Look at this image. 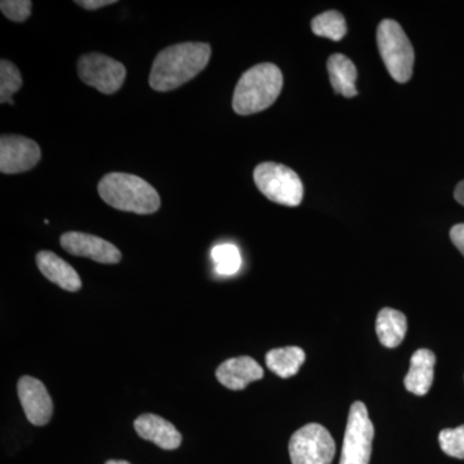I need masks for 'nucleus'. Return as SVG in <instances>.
Here are the masks:
<instances>
[{"label":"nucleus","mask_w":464,"mask_h":464,"mask_svg":"<svg viewBox=\"0 0 464 464\" xmlns=\"http://www.w3.org/2000/svg\"><path fill=\"white\" fill-rule=\"evenodd\" d=\"M329 78L335 93L351 99L357 96L355 63L343 54H332L328 60Z\"/></svg>","instance_id":"16"},{"label":"nucleus","mask_w":464,"mask_h":464,"mask_svg":"<svg viewBox=\"0 0 464 464\" xmlns=\"http://www.w3.org/2000/svg\"><path fill=\"white\" fill-rule=\"evenodd\" d=\"M60 243L70 255L91 258L99 264L114 265L121 259V250L114 244L84 232H65L61 237Z\"/></svg>","instance_id":"10"},{"label":"nucleus","mask_w":464,"mask_h":464,"mask_svg":"<svg viewBox=\"0 0 464 464\" xmlns=\"http://www.w3.org/2000/svg\"><path fill=\"white\" fill-rule=\"evenodd\" d=\"M216 377L226 389L241 391L252 382L262 380L264 369L253 357H232L217 368Z\"/></svg>","instance_id":"12"},{"label":"nucleus","mask_w":464,"mask_h":464,"mask_svg":"<svg viewBox=\"0 0 464 464\" xmlns=\"http://www.w3.org/2000/svg\"><path fill=\"white\" fill-rule=\"evenodd\" d=\"M78 74L82 81L101 93L112 94L121 90L127 76L123 63L101 53H88L79 58Z\"/></svg>","instance_id":"8"},{"label":"nucleus","mask_w":464,"mask_h":464,"mask_svg":"<svg viewBox=\"0 0 464 464\" xmlns=\"http://www.w3.org/2000/svg\"><path fill=\"white\" fill-rule=\"evenodd\" d=\"M408 322L404 314L393 308H383L378 314L375 332L384 347L395 348L404 341Z\"/></svg>","instance_id":"17"},{"label":"nucleus","mask_w":464,"mask_h":464,"mask_svg":"<svg viewBox=\"0 0 464 464\" xmlns=\"http://www.w3.org/2000/svg\"><path fill=\"white\" fill-rule=\"evenodd\" d=\"M210 256L215 262L216 273L221 276H231L237 274L243 264L240 250L234 244H218L212 249Z\"/></svg>","instance_id":"20"},{"label":"nucleus","mask_w":464,"mask_h":464,"mask_svg":"<svg viewBox=\"0 0 464 464\" xmlns=\"http://www.w3.org/2000/svg\"><path fill=\"white\" fill-rule=\"evenodd\" d=\"M258 190L274 203L297 207L304 199V185L295 170L283 164L266 161L253 173Z\"/></svg>","instance_id":"5"},{"label":"nucleus","mask_w":464,"mask_h":464,"mask_svg":"<svg viewBox=\"0 0 464 464\" xmlns=\"http://www.w3.org/2000/svg\"><path fill=\"white\" fill-rule=\"evenodd\" d=\"M378 50L387 72L399 83L413 75L414 50L402 27L396 21L383 20L377 30Z\"/></svg>","instance_id":"4"},{"label":"nucleus","mask_w":464,"mask_h":464,"mask_svg":"<svg viewBox=\"0 0 464 464\" xmlns=\"http://www.w3.org/2000/svg\"><path fill=\"white\" fill-rule=\"evenodd\" d=\"M75 3L88 11H96V9L106 7V5H115L116 2L115 0H79Z\"/></svg>","instance_id":"25"},{"label":"nucleus","mask_w":464,"mask_h":464,"mask_svg":"<svg viewBox=\"0 0 464 464\" xmlns=\"http://www.w3.org/2000/svg\"><path fill=\"white\" fill-rule=\"evenodd\" d=\"M283 90V74L274 63H259L241 75L232 97V109L239 115H252L274 105Z\"/></svg>","instance_id":"3"},{"label":"nucleus","mask_w":464,"mask_h":464,"mask_svg":"<svg viewBox=\"0 0 464 464\" xmlns=\"http://www.w3.org/2000/svg\"><path fill=\"white\" fill-rule=\"evenodd\" d=\"M18 399L29 422L34 426H45L53 414V402L43 382L24 375L17 383Z\"/></svg>","instance_id":"11"},{"label":"nucleus","mask_w":464,"mask_h":464,"mask_svg":"<svg viewBox=\"0 0 464 464\" xmlns=\"http://www.w3.org/2000/svg\"><path fill=\"white\" fill-rule=\"evenodd\" d=\"M304 360H306V353L302 348L295 346L275 348L268 351L266 355V365L277 377L286 380L298 373Z\"/></svg>","instance_id":"18"},{"label":"nucleus","mask_w":464,"mask_h":464,"mask_svg":"<svg viewBox=\"0 0 464 464\" xmlns=\"http://www.w3.org/2000/svg\"><path fill=\"white\" fill-rule=\"evenodd\" d=\"M450 239L464 256V224L456 225L451 228Z\"/></svg>","instance_id":"24"},{"label":"nucleus","mask_w":464,"mask_h":464,"mask_svg":"<svg viewBox=\"0 0 464 464\" xmlns=\"http://www.w3.org/2000/svg\"><path fill=\"white\" fill-rule=\"evenodd\" d=\"M374 426L364 402L351 405L340 464H369L373 445Z\"/></svg>","instance_id":"6"},{"label":"nucleus","mask_w":464,"mask_h":464,"mask_svg":"<svg viewBox=\"0 0 464 464\" xmlns=\"http://www.w3.org/2000/svg\"><path fill=\"white\" fill-rule=\"evenodd\" d=\"M454 198L460 206L464 207V181L458 183L456 191H454Z\"/></svg>","instance_id":"26"},{"label":"nucleus","mask_w":464,"mask_h":464,"mask_svg":"<svg viewBox=\"0 0 464 464\" xmlns=\"http://www.w3.org/2000/svg\"><path fill=\"white\" fill-rule=\"evenodd\" d=\"M33 3L30 0H3L0 9L3 14L14 23H24L32 14Z\"/></svg>","instance_id":"23"},{"label":"nucleus","mask_w":464,"mask_h":464,"mask_svg":"<svg viewBox=\"0 0 464 464\" xmlns=\"http://www.w3.org/2000/svg\"><path fill=\"white\" fill-rule=\"evenodd\" d=\"M212 48L207 43L170 45L155 57L149 84L154 91L169 92L200 74L209 63Z\"/></svg>","instance_id":"1"},{"label":"nucleus","mask_w":464,"mask_h":464,"mask_svg":"<svg viewBox=\"0 0 464 464\" xmlns=\"http://www.w3.org/2000/svg\"><path fill=\"white\" fill-rule=\"evenodd\" d=\"M439 444L447 456L464 459V424L457 429L442 430Z\"/></svg>","instance_id":"22"},{"label":"nucleus","mask_w":464,"mask_h":464,"mask_svg":"<svg viewBox=\"0 0 464 464\" xmlns=\"http://www.w3.org/2000/svg\"><path fill=\"white\" fill-rule=\"evenodd\" d=\"M39 270L50 282L57 284L67 292H78L82 288V280L72 266L67 264L56 253L42 250L36 255Z\"/></svg>","instance_id":"14"},{"label":"nucleus","mask_w":464,"mask_h":464,"mask_svg":"<svg viewBox=\"0 0 464 464\" xmlns=\"http://www.w3.org/2000/svg\"><path fill=\"white\" fill-rule=\"evenodd\" d=\"M99 194L108 206L121 212L152 215L161 206L158 191L141 177L109 173L99 183Z\"/></svg>","instance_id":"2"},{"label":"nucleus","mask_w":464,"mask_h":464,"mask_svg":"<svg viewBox=\"0 0 464 464\" xmlns=\"http://www.w3.org/2000/svg\"><path fill=\"white\" fill-rule=\"evenodd\" d=\"M134 430L140 438L154 442L164 450H176L182 442V435L179 430L159 415H140L134 420Z\"/></svg>","instance_id":"13"},{"label":"nucleus","mask_w":464,"mask_h":464,"mask_svg":"<svg viewBox=\"0 0 464 464\" xmlns=\"http://www.w3.org/2000/svg\"><path fill=\"white\" fill-rule=\"evenodd\" d=\"M38 143L27 137L5 134L0 140V172L17 174L33 169L41 160Z\"/></svg>","instance_id":"9"},{"label":"nucleus","mask_w":464,"mask_h":464,"mask_svg":"<svg viewBox=\"0 0 464 464\" xmlns=\"http://www.w3.org/2000/svg\"><path fill=\"white\" fill-rule=\"evenodd\" d=\"M436 356L432 351L420 348L411 356V368L406 374L404 384L409 392L424 396L431 390Z\"/></svg>","instance_id":"15"},{"label":"nucleus","mask_w":464,"mask_h":464,"mask_svg":"<svg viewBox=\"0 0 464 464\" xmlns=\"http://www.w3.org/2000/svg\"><path fill=\"white\" fill-rule=\"evenodd\" d=\"M106 464H130V463L127 462V460L111 459V460H108V462H106Z\"/></svg>","instance_id":"27"},{"label":"nucleus","mask_w":464,"mask_h":464,"mask_svg":"<svg viewBox=\"0 0 464 464\" xmlns=\"http://www.w3.org/2000/svg\"><path fill=\"white\" fill-rule=\"evenodd\" d=\"M311 29L317 36L338 42L346 35V20L340 12H324V14L314 18L313 23H311Z\"/></svg>","instance_id":"19"},{"label":"nucleus","mask_w":464,"mask_h":464,"mask_svg":"<svg viewBox=\"0 0 464 464\" xmlns=\"http://www.w3.org/2000/svg\"><path fill=\"white\" fill-rule=\"evenodd\" d=\"M289 456L292 464H332L335 442L322 424H306L290 438Z\"/></svg>","instance_id":"7"},{"label":"nucleus","mask_w":464,"mask_h":464,"mask_svg":"<svg viewBox=\"0 0 464 464\" xmlns=\"http://www.w3.org/2000/svg\"><path fill=\"white\" fill-rule=\"evenodd\" d=\"M23 87L20 70L11 61H0V102L14 105L12 96Z\"/></svg>","instance_id":"21"}]
</instances>
